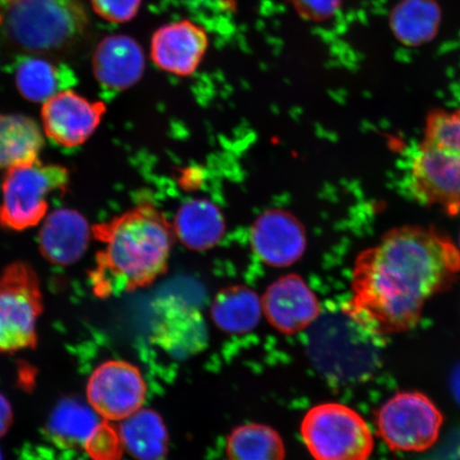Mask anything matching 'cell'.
I'll use <instances>...</instances> for the list:
<instances>
[{
    "label": "cell",
    "mask_w": 460,
    "mask_h": 460,
    "mask_svg": "<svg viewBox=\"0 0 460 460\" xmlns=\"http://www.w3.org/2000/svg\"><path fill=\"white\" fill-rule=\"evenodd\" d=\"M102 249L89 273L94 295L106 298L151 286L169 266L174 230L158 207L135 206L111 220L92 226Z\"/></svg>",
    "instance_id": "7a4b0ae2"
},
{
    "label": "cell",
    "mask_w": 460,
    "mask_h": 460,
    "mask_svg": "<svg viewBox=\"0 0 460 460\" xmlns=\"http://www.w3.org/2000/svg\"><path fill=\"white\" fill-rule=\"evenodd\" d=\"M70 171L38 159L4 172L0 201V227L22 232L38 226L48 217L49 199L65 193Z\"/></svg>",
    "instance_id": "5b68a950"
},
{
    "label": "cell",
    "mask_w": 460,
    "mask_h": 460,
    "mask_svg": "<svg viewBox=\"0 0 460 460\" xmlns=\"http://www.w3.org/2000/svg\"><path fill=\"white\" fill-rule=\"evenodd\" d=\"M261 303L269 323L284 335L306 330L320 315L318 297L296 274L275 280L268 287Z\"/></svg>",
    "instance_id": "7c38bea8"
},
{
    "label": "cell",
    "mask_w": 460,
    "mask_h": 460,
    "mask_svg": "<svg viewBox=\"0 0 460 460\" xmlns=\"http://www.w3.org/2000/svg\"><path fill=\"white\" fill-rule=\"evenodd\" d=\"M94 76L103 88L125 91L143 77L146 57L136 40L115 34L102 40L93 56Z\"/></svg>",
    "instance_id": "9a60e30c"
},
{
    "label": "cell",
    "mask_w": 460,
    "mask_h": 460,
    "mask_svg": "<svg viewBox=\"0 0 460 460\" xmlns=\"http://www.w3.org/2000/svg\"><path fill=\"white\" fill-rule=\"evenodd\" d=\"M13 421V408L10 402L0 394V438L9 430Z\"/></svg>",
    "instance_id": "83f0119b"
},
{
    "label": "cell",
    "mask_w": 460,
    "mask_h": 460,
    "mask_svg": "<svg viewBox=\"0 0 460 460\" xmlns=\"http://www.w3.org/2000/svg\"><path fill=\"white\" fill-rule=\"evenodd\" d=\"M0 460H2V453H0Z\"/></svg>",
    "instance_id": "f546056e"
},
{
    "label": "cell",
    "mask_w": 460,
    "mask_h": 460,
    "mask_svg": "<svg viewBox=\"0 0 460 460\" xmlns=\"http://www.w3.org/2000/svg\"><path fill=\"white\" fill-rule=\"evenodd\" d=\"M460 251V250H459Z\"/></svg>",
    "instance_id": "4dcf8cb0"
},
{
    "label": "cell",
    "mask_w": 460,
    "mask_h": 460,
    "mask_svg": "<svg viewBox=\"0 0 460 460\" xmlns=\"http://www.w3.org/2000/svg\"><path fill=\"white\" fill-rule=\"evenodd\" d=\"M227 460H285L283 438L268 425L249 423L232 431L226 442Z\"/></svg>",
    "instance_id": "603a6c76"
},
{
    "label": "cell",
    "mask_w": 460,
    "mask_h": 460,
    "mask_svg": "<svg viewBox=\"0 0 460 460\" xmlns=\"http://www.w3.org/2000/svg\"><path fill=\"white\" fill-rule=\"evenodd\" d=\"M208 49L203 28L190 21L172 22L158 29L151 43V56L160 70L176 76H191Z\"/></svg>",
    "instance_id": "4fadbf2b"
},
{
    "label": "cell",
    "mask_w": 460,
    "mask_h": 460,
    "mask_svg": "<svg viewBox=\"0 0 460 460\" xmlns=\"http://www.w3.org/2000/svg\"><path fill=\"white\" fill-rule=\"evenodd\" d=\"M39 276L31 264L15 261L0 273V353L34 349L43 313Z\"/></svg>",
    "instance_id": "8992f818"
},
{
    "label": "cell",
    "mask_w": 460,
    "mask_h": 460,
    "mask_svg": "<svg viewBox=\"0 0 460 460\" xmlns=\"http://www.w3.org/2000/svg\"><path fill=\"white\" fill-rule=\"evenodd\" d=\"M43 146L36 120L24 114L0 113V170L34 163Z\"/></svg>",
    "instance_id": "ac0fdd59"
},
{
    "label": "cell",
    "mask_w": 460,
    "mask_h": 460,
    "mask_svg": "<svg viewBox=\"0 0 460 460\" xmlns=\"http://www.w3.org/2000/svg\"><path fill=\"white\" fill-rule=\"evenodd\" d=\"M262 313L261 298L243 285L224 288L211 305V318L217 327L233 335L254 331Z\"/></svg>",
    "instance_id": "d6986e66"
},
{
    "label": "cell",
    "mask_w": 460,
    "mask_h": 460,
    "mask_svg": "<svg viewBox=\"0 0 460 460\" xmlns=\"http://www.w3.org/2000/svg\"><path fill=\"white\" fill-rule=\"evenodd\" d=\"M302 15L309 20L324 21L330 19L341 7V0H293Z\"/></svg>",
    "instance_id": "4316f807"
},
{
    "label": "cell",
    "mask_w": 460,
    "mask_h": 460,
    "mask_svg": "<svg viewBox=\"0 0 460 460\" xmlns=\"http://www.w3.org/2000/svg\"><path fill=\"white\" fill-rule=\"evenodd\" d=\"M444 417L428 396L395 394L377 416L379 434L393 451L422 452L438 438Z\"/></svg>",
    "instance_id": "ba28073f"
},
{
    "label": "cell",
    "mask_w": 460,
    "mask_h": 460,
    "mask_svg": "<svg viewBox=\"0 0 460 460\" xmlns=\"http://www.w3.org/2000/svg\"><path fill=\"white\" fill-rule=\"evenodd\" d=\"M142 0H91L92 8L102 19L122 24L139 13Z\"/></svg>",
    "instance_id": "484cf974"
},
{
    "label": "cell",
    "mask_w": 460,
    "mask_h": 460,
    "mask_svg": "<svg viewBox=\"0 0 460 460\" xmlns=\"http://www.w3.org/2000/svg\"><path fill=\"white\" fill-rule=\"evenodd\" d=\"M251 244L255 255L267 266L290 267L306 251V229L289 211L268 210L252 224Z\"/></svg>",
    "instance_id": "8fae6325"
},
{
    "label": "cell",
    "mask_w": 460,
    "mask_h": 460,
    "mask_svg": "<svg viewBox=\"0 0 460 460\" xmlns=\"http://www.w3.org/2000/svg\"><path fill=\"white\" fill-rule=\"evenodd\" d=\"M92 238V226L84 216L74 209H57L44 218L39 250L54 266L68 267L84 257Z\"/></svg>",
    "instance_id": "5bb4252c"
},
{
    "label": "cell",
    "mask_w": 460,
    "mask_h": 460,
    "mask_svg": "<svg viewBox=\"0 0 460 460\" xmlns=\"http://www.w3.org/2000/svg\"><path fill=\"white\" fill-rule=\"evenodd\" d=\"M411 189L423 204L460 212V111L429 115L424 137L413 156Z\"/></svg>",
    "instance_id": "3957f363"
},
{
    "label": "cell",
    "mask_w": 460,
    "mask_h": 460,
    "mask_svg": "<svg viewBox=\"0 0 460 460\" xmlns=\"http://www.w3.org/2000/svg\"><path fill=\"white\" fill-rule=\"evenodd\" d=\"M154 341L165 352L176 358H187L206 348L208 332L198 310L174 305L161 310Z\"/></svg>",
    "instance_id": "e0dca14e"
},
{
    "label": "cell",
    "mask_w": 460,
    "mask_h": 460,
    "mask_svg": "<svg viewBox=\"0 0 460 460\" xmlns=\"http://www.w3.org/2000/svg\"><path fill=\"white\" fill-rule=\"evenodd\" d=\"M119 431L124 447L137 460H164L168 456V429L155 411L141 408L122 420Z\"/></svg>",
    "instance_id": "ffe728a7"
},
{
    "label": "cell",
    "mask_w": 460,
    "mask_h": 460,
    "mask_svg": "<svg viewBox=\"0 0 460 460\" xmlns=\"http://www.w3.org/2000/svg\"><path fill=\"white\" fill-rule=\"evenodd\" d=\"M97 416L99 415L93 408H89L83 402L63 401L51 415L49 433L61 446H84L92 431L101 422Z\"/></svg>",
    "instance_id": "cb8c5ba5"
},
{
    "label": "cell",
    "mask_w": 460,
    "mask_h": 460,
    "mask_svg": "<svg viewBox=\"0 0 460 460\" xmlns=\"http://www.w3.org/2000/svg\"><path fill=\"white\" fill-rule=\"evenodd\" d=\"M460 251L433 228L390 230L360 252L343 312L384 337L418 324L425 302L456 281Z\"/></svg>",
    "instance_id": "6da1fadb"
},
{
    "label": "cell",
    "mask_w": 460,
    "mask_h": 460,
    "mask_svg": "<svg viewBox=\"0 0 460 460\" xmlns=\"http://www.w3.org/2000/svg\"><path fill=\"white\" fill-rule=\"evenodd\" d=\"M2 25L17 49L49 54L76 44L89 26L82 0H9Z\"/></svg>",
    "instance_id": "277c9868"
},
{
    "label": "cell",
    "mask_w": 460,
    "mask_h": 460,
    "mask_svg": "<svg viewBox=\"0 0 460 460\" xmlns=\"http://www.w3.org/2000/svg\"><path fill=\"white\" fill-rule=\"evenodd\" d=\"M146 391L141 371L124 360L103 362L86 386L91 407L107 421H122L140 411Z\"/></svg>",
    "instance_id": "9c48e42d"
},
{
    "label": "cell",
    "mask_w": 460,
    "mask_h": 460,
    "mask_svg": "<svg viewBox=\"0 0 460 460\" xmlns=\"http://www.w3.org/2000/svg\"><path fill=\"white\" fill-rule=\"evenodd\" d=\"M84 447L93 460H119L124 450L119 431L118 433L107 420L97 425Z\"/></svg>",
    "instance_id": "d4e9b609"
},
{
    "label": "cell",
    "mask_w": 460,
    "mask_h": 460,
    "mask_svg": "<svg viewBox=\"0 0 460 460\" xmlns=\"http://www.w3.org/2000/svg\"><path fill=\"white\" fill-rule=\"evenodd\" d=\"M106 112L103 102H92L71 89L61 91L43 103L44 134L57 146H82L99 128Z\"/></svg>",
    "instance_id": "30bf717a"
},
{
    "label": "cell",
    "mask_w": 460,
    "mask_h": 460,
    "mask_svg": "<svg viewBox=\"0 0 460 460\" xmlns=\"http://www.w3.org/2000/svg\"><path fill=\"white\" fill-rule=\"evenodd\" d=\"M451 388L454 398H456L460 405V365L452 373Z\"/></svg>",
    "instance_id": "f1b7e54d"
},
{
    "label": "cell",
    "mask_w": 460,
    "mask_h": 460,
    "mask_svg": "<svg viewBox=\"0 0 460 460\" xmlns=\"http://www.w3.org/2000/svg\"><path fill=\"white\" fill-rule=\"evenodd\" d=\"M175 237L189 250L214 249L226 233V220L218 207L206 199H194L178 208L172 224Z\"/></svg>",
    "instance_id": "2e32d148"
},
{
    "label": "cell",
    "mask_w": 460,
    "mask_h": 460,
    "mask_svg": "<svg viewBox=\"0 0 460 460\" xmlns=\"http://www.w3.org/2000/svg\"><path fill=\"white\" fill-rule=\"evenodd\" d=\"M305 446L315 460H367L374 441L364 418L348 406H314L301 425Z\"/></svg>",
    "instance_id": "52a82bcc"
},
{
    "label": "cell",
    "mask_w": 460,
    "mask_h": 460,
    "mask_svg": "<svg viewBox=\"0 0 460 460\" xmlns=\"http://www.w3.org/2000/svg\"><path fill=\"white\" fill-rule=\"evenodd\" d=\"M440 19L434 0H402L391 14V28L401 43L418 46L435 37Z\"/></svg>",
    "instance_id": "7402d4cb"
},
{
    "label": "cell",
    "mask_w": 460,
    "mask_h": 460,
    "mask_svg": "<svg viewBox=\"0 0 460 460\" xmlns=\"http://www.w3.org/2000/svg\"><path fill=\"white\" fill-rule=\"evenodd\" d=\"M17 90L25 100L44 103L61 91L76 83L74 73L66 66L29 57L22 60L15 72Z\"/></svg>",
    "instance_id": "44dd1931"
}]
</instances>
